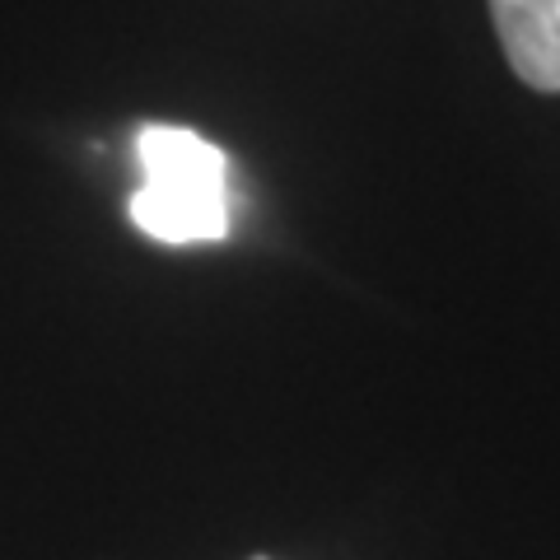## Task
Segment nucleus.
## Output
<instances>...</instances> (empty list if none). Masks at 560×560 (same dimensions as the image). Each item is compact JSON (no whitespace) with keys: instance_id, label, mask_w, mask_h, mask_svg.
<instances>
[{"instance_id":"obj_2","label":"nucleus","mask_w":560,"mask_h":560,"mask_svg":"<svg viewBox=\"0 0 560 560\" xmlns=\"http://www.w3.org/2000/svg\"><path fill=\"white\" fill-rule=\"evenodd\" d=\"M514 75L537 94H560V0H490Z\"/></svg>"},{"instance_id":"obj_1","label":"nucleus","mask_w":560,"mask_h":560,"mask_svg":"<svg viewBox=\"0 0 560 560\" xmlns=\"http://www.w3.org/2000/svg\"><path fill=\"white\" fill-rule=\"evenodd\" d=\"M140 187L131 197V224L168 248L220 243L234 230L230 160L220 145L187 127H140L136 136Z\"/></svg>"}]
</instances>
